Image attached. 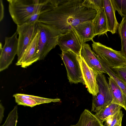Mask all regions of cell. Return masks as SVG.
<instances>
[{
    "instance_id": "cell-1",
    "label": "cell",
    "mask_w": 126,
    "mask_h": 126,
    "mask_svg": "<svg viewBox=\"0 0 126 126\" xmlns=\"http://www.w3.org/2000/svg\"><path fill=\"white\" fill-rule=\"evenodd\" d=\"M51 7L38 22L50 26L60 36L79 23L92 21L97 12L84 6L82 0H50Z\"/></svg>"
},
{
    "instance_id": "cell-2",
    "label": "cell",
    "mask_w": 126,
    "mask_h": 126,
    "mask_svg": "<svg viewBox=\"0 0 126 126\" xmlns=\"http://www.w3.org/2000/svg\"><path fill=\"white\" fill-rule=\"evenodd\" d=\"M8 10L14 22L17 25L27 22L39 8V0H7Z\"/></svg>"
},
{
    "instance_id": "cell-3",
    "label": "cell",
    "mask_w": 126,
    "mask_h": 126,
    "mask_svg": "<svg viewBox=\"0 0 126 126\" xmlns=\"http://www.w3.org/2000/svg\"><path fill=\"white\" fill-rule=\"evenodd\" d=\"M37 24L39 35L35 56L38 60H40L44 59L58 45L60 35L50 26L38 22Z\"/></svg>"
},
{
    "instance_id": "cell-4",
    "label": "cell",
    "mask_w": 126,
    "mask_h": 126,
    "mask_svg": "<svg viewBox=\"0 0 126 126\" xmlns=\"http://www.w3.org/2000/svg\"><path fill=\"white\" fill-rule=\"evenodd\" d=\"M92 41L93 51L110 67L117 68L126 65V58L121 51L114 50L93 40Z\"/></svg>"
},
{
    "instance_id": "cell-5",
    "label": "cell",
    "mask_w": 126,
    "mask_h": 126,
    "mask_svg": "<svg viewBox=\"0 0 126 126\" xmlns=\"http://www.w3.org/2000/svg\"><path fill=\"white\" fill-rule=\"evenodd\" d=\"M96 80L98 92L96 95L93 96L91 111L96 113L110 104L112 99L109 84L105 75L103 73H97Z\"/></svg>"
},
{
    "instance_id": "cell-6",
    "label": "cell",
    "mask_w": 126,
    "mask_h": 126,
    "mask_svg": "<svg viewBox=\"0 0 126 126\" xmlns=\"http://www.w3.org/2000/svg\"><path fill=\"white\" fill-rule=\"evenodd\" d=\"M60 56L66 69L68 79L71 83L84 84L80 62V56L70 50L62 52Z\"/></svg>"
},
{
    "instance_id": "cell-7",
    "label": "cell",
    "mask_w": 126,
    "mask_h": 126,
    "mask_svg": "<svg viewBox=\"0 0 126 126\" xmlns=\"http://www.w3.org/2000/svg\"><path fill=\"white\" fill-rule=\"evenodd\" d=\"M38 30L37 23H26L17 25L16 31L18 35L17 62L21 59L35 36Z\"/></svg>"
},
{
    "instance_id": "cell-8",
    "label": "cell",
    "mask_w": 126,
    "mask_h": 126,
    "mask_svg": "<svg viewBox=\"0 0 126 126\" xmlns=\"http://www.w3.org/2000/svg\"><path fill=\"white\" fill-rule=\"evenodd\" d=\"M16 31L10 37H6L5 43L2 47L0 44V71L7 68L11 63L15 56L17 54L18 38Z\"/></svg>"
},
{
    "instance_id": "cell-9",
    "label": "cell",
    "mask_w": 126,
    "mask_h": 126,
    "mask_svg": "<svg viewBox=\"0 0 126 126\" xmlns=\"http://www.w3.org/2000/svg\"><path fill=\"white\" fill-rule=\"evenodd\" d=\"M83 44L77 33L72 28L68 32L59 36L58 45L62 52L70 50L80 56Z\"/></svg>"
},
{
    "instance_id": "cell-10",
    "label": "cell",
    "mask_w": 126,
    "mask_h": 126,
    "mask_svg": "<svg viewBox=\"0 0 126 126\" xmlns=\"http://www.w3.org/2000/svg\"><path fill=\"white\" fill-rule=\"evenodd\" d=\"M80 62L83 78L87 91L93 96L96 95L98 87L96 80L97 73L87 64L80 56Z\"/></svg>"
},
{
    "instance_id": "cell-11",
    "label": "cell",
    "mask_w": 126,
    "mask_h": 126,
    "mask_svg": "<svg viewBox=\"0 0 126 126\" xmlns=\"http://www.w3.org/2000/svg\"><path fill=\"white\" fill-rule=\"evenodd\" d=\"M13 96L15 98L16 102L18 105L32 107L37 105L51 102H59V98H49L21 94H14Z\"/></svg>"
},
{
    "instance_id": "cell-12",
    "label": "cell",
    "mask_w": 126,
    "mask_h": 126,
    "mask_svg": "<svg viewBox=\"0 0 126 126\" xmlns=\"http://www.w3.org/2000/svg\"><path fill=\"white\" fill-rule=\"evenodd\" d=\"M80 56L84 59L88 66L97 73L107 74L88 44H83Z\"/></svg>"
},
{
    "instance_id": "cell-13",
    "label": "cell",
    "mask_w": 126,
    "mask_h": 126,
    "mask_svg": "<svg viewBox=\"0 0 126 126\" xmlns=\"http://www.w3.org/2000/svg\"><path fill=\"white\" fill-rule=\"evenodd\" d=\"M39 35V32L38 28L35 36L27 48L21 59L16 63L17 65H21L23 68H26L38 61L36 58L35 54Z\"/></svg>"
},
{
    "instance_id": "cell-14",
    "label": "cell",
    "mask_w": 126,
    "mask_h": 126,
    "mask_svg": "<svg viewBox=\"0 0 126 126\" xmlns=\"http://www.w3.org/2000/svg\"><path fill=\"white\" fill-rule=\"evenodd\" d=\"M103 1L108 31L114 34L116 32L119 24L116 17L115 11L111 0Z\"/></svg>"
},
{
    "instance_id": "cell-15",
    "label": "cell",
    "mask_w": 126,
    "mask_h": 126,
    "mask_svg": "<svg viewBox=\"0 0 126 126\" xmlns=\"http://www.w3.org/2000/svg\"><path fill=\"white\" fill-rule=\"evenodd\" d=\"M75 31L82 43L93 40L94 37L92 21H85L72 27Z\"/></svg>"
},
{
    "instance_id": "cell-16",
    "label": "cell",
    "mask_w": 126,
    "mask_h": 126,
    "mask_svg": "<svg viewBox=\"0 0 126 126\" xmlns=\"http://www.w3.org/2000/svg\"><path fill=\"white\" fill-rule=\"evenodd\" d=\"M108 83L112 96L111 103L121 106L126 110V97L121 89L111 77L108 78Z\"/></svg>"
},
{
    "instance_id": "cell-17",
    "label": "cell",
    "mask_w": 126,
    "mask_h": 126,
    "mask_svg": "<svg viewBox=\"0 0 126 126\" xmlns=\"http://www.w3.org/2000/svg\"><path fill=\"white\" fill-rule=\"evenodd\" d=\"M94 35L98 36L105 34L107 36L108 32L106 18L104 8L97 11V14L92 21Z\"/></svg>"
},
{
    "instance_id": "cell-18",
    "label": "cell",
    "mask_w": 126,
    "mask_h": 126,
    "mask_svg": "<svg viewBox=\"0 0 126 126\" xmlns=\"http://www.w3.org/2000/svg\"><path fill=\"white\" fill-rule=\"evenodd\" d=\"M77 126H104L89 110L85 109L81 114Z\"/></svg>"
},
{
    "instance_id": "cell-19",
    "label": "cell",
    "mask_w": 126,
    "mask_h": 126,
    "mask_svg": "<svg viewBox=\"0 0 126 126\" xmlns=\"http://www.w3.org/2000/svg\"><path fill=\"white\" fill-rule=\"evenodd\" d=\"M122 107L119 105L111 103L99 112L96 113L94 115L103 123L109 116L113 115L117 112L121 110Z\"/></svg>"
},
{
    "instance_id": "cell-20",
    "label": "cell",
    "mask_w": 126,
    "mask_h": 126,
    "mask_svg": "<svg viewBox=\"0 0 126 126\" xmlns=\"http://www.w3.org/2000/svg\"><path fill=\"white\" fill-rule=\"evenodd\" d=\"M94 54L101 63L107 74L115 81L120 87L126 97V85L118 77L111 68L96 56L94 53Z\"/></svg>"
},
{
    "instance_id": "cell-21",
    "label": "cell",
    "mask_w": 126,
    "mask_h": 126,
    "mask_svg": "<svg viewBox=\"0 0 126 126\" xmlns=\"http://www.w3.org/2000/svg\"><path fill=\"white\" fill-rule=\"evenodd\" d=\"M118 29L121 40V51L126 58V17H123L122 21L119 24Z\"/></svg>"
},
{
    "instance_id": "cell-22",
    "label": "cell",
    "mask_w": 126,
    "mask_h": 126,
    "mask_svg": "<svg viewBox=\"0 0 126 126\" xmlns=\"http://www.w3.org/2000/svg\"><path fill=\"white\" fill-rule=\"evenodd\" d=\"M17 110L16 105L9 112L5 122L1 126H16L18 117Z\"/></svg>"
},
{
    "instance_id": "cell-23",
    "label": "cell",
    "mask_w": 126,
    "mask_h": 126,
    "mask_svg": "<svg viewBox=\"0 0 126 126\" xmlns=\"http://www.w3.org/2000/svg\"><path fill=\"white\" fill-rule=\"evenodd\" d=\"M115 10L123 17H126V0H111Z\"/></svg>"
},
{
    "instance_id": "cell-24",
    "label": "cell",
    "mask_w": 126,
    "mask_h": 126,
    "mask_svg": "<svg viewBox=\"0 0 126 126\" xmlns=\"http://www.w3.org/2000/svg\"><path fill=\"white\" fill-rule=\"evenodd\" d=\"M83 4L85 6L97 12L104 8L103 0H83Z\"/></svg>"
},
{
    "instance_id": "cell-25",
    "label": "cell",
    "mask_w": 126,
    "mask_h": 126,
    "mask_svg": "<svg viewBox=\"0 0 126 126\" xmlns=\"http://www.w3.org/2000/svg\"><path fill=\"white\" fill-rule=\"evenodd\" d=\"M112 68L118 77L126 85V65L118 68Z\"/></svg>"
},
{
    "instance_id": "cell-26",
    "label": "cell",
    "mask_w": 126,
    "mask_h": 126,
    "mask_svg": "<svg viewBox=\"0 0 126 126\" xmlns=\"http://www.w3.org/2000/svg\"><path fill=\"white\" fill-rule=\"evenodd\" d=\"M123 114L122 110H120L113 116L111 123L110 126H114L116 125H122Z\"/></svg>"
},
{
    "instance_id": "cell-27",
    "label": "cell",
    "mask_w": 126,
    "mask_h": 126,
    "mask_svg": "<svg viewBox=\"0 0 126 126\" xmlns=\"http://www.w3.org/2000/svg\"><path fill=\"white\" fill-rule=\"evenodd\" d=\"M4 6L2 0H0V21L1 22L3 19L4 15Z\"/></svg>"
},
{
    "instance_id": "cell-28",
    "label": "cell",
    "mask_w": 126,
    "mask_h": 126,
    "mask_svg": "<svg viewBox=\"0 0 126 126\" xmlns=\"http://www.w3.org/2000/svg\"><path fill=\"white\" fill-rule=\"evenodd\" d=\"M4 107L1 103L0 104V123L1 124L2 121L4 117Z\"/></svg>"
},
{
    "instance_id": "cell-29",
    "label": "cell",
    "mask_w": 126,
    "mask_h": 126,
    "mask_svg": "<svg viewBox=\"0 0 126 126\" xmlns=\"http://www.w3.org/2000/svg\"><path fill=\"white\" fill-rule=\"evenodd\" d=\"M114 126H122V125H114Z\"/></svg>"
},
{
    "instance_id": "cell-30",
    "label": "cell",
    "mask_w": 126,
    "mask_h": 126,
    "mask_svg": "<svg viewBox=\"0 0 126 126\" xmlns=\"http://www.w3.org/2000/svg\"><path fill=\"white\" fill-rule=\"evenodd\" d=\"M70 126H77L76 125H71Z\"/></svg>"
},
{
    "instance_id": "cell-31",
    "label": "cell",
    "mask_w": 126,
    "mask_h": 126,
    "mask_svg": "<svg viewBox=\"0 0 126 126\" xmlns=\"http://www.w3.org/2000/svg\"></svg>"
}]
</instances>
